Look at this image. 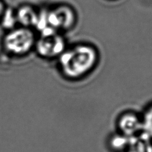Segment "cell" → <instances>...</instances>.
I'll return each instance as SVG.
<instances>
[{
    "label": "cell",
    "mask_w": 152,
    "mask_h": 152,
    "mask_svg": "<svg viewBox=\"0 0 152 152\" xmlns=\"http://www.w3.org/2000/svg\"><path fill=\"white\" fill-rule=\"evenodd\" d=\"M127 152H152V138L141 132L130 138Z\"/></svg>",
    "instance_id": "cell-7"
},
{
    "label": "cell",
    "mask_w": 152,
    "mask_h": 152,
    "mask_svg": "<svg viewBox=\"0 0 152 152\" xmlns=\"http://www.w3.org/2000/svg\"><path fill=\"white\" fill-rule=\"evenodd\" d=\"M46 28L42 33L56 28L69 27L74 22V13L67 7H58L50 11L44 12Z\"/></svg>",
    "instance_id": "cell-3"
},
{
    "label": "cell",
    "mask_w": 152,
    "mask_h": 152,
    "mask_svg": "<svg viewBox=\"0 0 152 152\" xmlns=\"http://www.w3.org/2000/svg\"><path fill=\"white\" fill-rule=\"evenodd\" d=\"M5 8H6V7H5L4 3L1 0H0V19L1 18V16L4 12Z\"/></svg>",
    "instance_id": "cell-11"
},
{
    "label": "cell",
    "mask_w": 152,
    "mask_h": 152,
    "mask_svg": "<svg viewBox=\"0 0 152 152\" xmlns=\"http://www.w3.org/2000/svg\"><path fill=\"white\" fill-rule=\"evenodd\" d=\"M0 24L6 31L16 27L18 23L15 9L6 7L0 19Z\"/></svg>",
    "instance_id": "cell-9"
},
{
    "label": "cell",
    "mask_w": 152,
    "mask_h": 152,
    "mask_svg": "<svg viewBox=\"0 0 152 152\" xmlns=\"http://www.w3.org/2000/svg\"><path fill=\"white\" fill-rule=\"evenodd\" d=\"M96 61V53L93 48L87 45H80L62 53L60 62L65 75L76 78L87 72Z\"/></svg>",
    "instance_id": "cell-1"
},
{
    "label": "cell",
    "mask_w": 152,
    "mask_h": 152,
    "mask_svg": "<svg viewBox=\"0 0 152 152\" xmlns=\"http://www.w3.org/2000/svg\"><path fill=\"white\" fill-rule=\"evenodd\" d=\"M38 53L41 56L52 57L59 54L64 49V42L55 33L42 34L35 43Z\"/></svg>",
    "instance_id": "cell-4"
},
{
    "label": "cell",
    "mask_w": 152,
    "mask_h": 152,
    "mask_svg": "<svg viewBox=\"0 0 152 152\" xmlns=\"http://www.w3.org/2000/svg\"><path fill=\"white\" fill-rule=\"evenodd\" d=\"M130 138L121 132L112 135L108 140V145L112 151L121 152L126 150L130 141Z\"/></svg>",
    "instance_id": "cell-8"
},
{
    "label": "cell",
    "mask_w": 152,
    "mask_h": 152,
    "mask_svg": "<svg viewBox=\"0 0 152 152\" xmlns=\"http://www.w3.org/2000/svg\"><path fill=\"white\" fill-rule=\"evenodd\" d=\"M142 132L152 138V104L145 110L141 118Z\"/></svg>",
    "instance_id": "cell-10"
},
{
    "label": "cell",
    "mask_w": 152,
    "mask_h": 152,
    "mask_svg": "<svg viewBox=\"0 0 152 152\" xmlns=\"http://www.w3.org/2000/svg\"><path fill=\"white\" fill-rule=\"evenodd\" d=\"M120 132L132 137L142 132L141 118L134 113H126L122 115L118 121Z\"/></svg>",
    "instance_id": "cell-5"
},
{
    "label": "cell",
    "mask_w": 152,
    "mask_h": 152,
    "mask_svg": "<svg viewBox=\"0 0 152 152\" xmlns=\"http://www.w3.org/2000/svg\"><path fill=\"white\" fill-rule=\"evenodd\" d=\"M15 11L18 24L29 28L31 26H35L38 14L32 7L28 5H22L15 9Z\"/></svg>",
    "instance_id": "cell-6"
},
{
    "label": "cell",
    "mask_w": 152,
    "mask_h": 152,
    "mask_svg": "<svg viewBox=\"0 0 152 152\" xmlns=\"http://www.w3.org/2000/svg\"><path fill=\"white\" fill-rule=\"evenodd\" d=\"M35 43L33 32L29 27L21 26L7 31L2 39L5 50L14 56L25 55L33 48Z\"/></svg>",
    "instance_id": "cell-2"
}]
</instances>
